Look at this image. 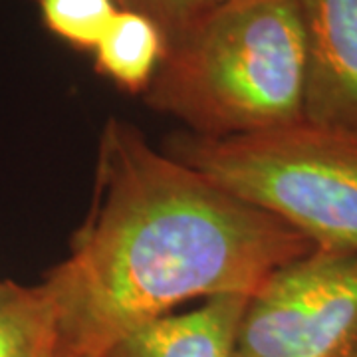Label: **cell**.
Segmentation results:
<instances>
[{
	"label": "cell",
	"mask_w": 357,
	"mask_h": 357,
	"mask_svg": "<svg viewBox=\"0 0 357 357\" xmlns=\"http://www.w3.org/2000/svg\"><path fill=\"white\" fill-rule=\"evenodd\" d=\"M351 357H357V347H356V351H354V356H351Z\"/></svg>",
	"instance_id": "obj_12"
},
{
	"label": "cell",
	"mask_w": 357,
	"mask_h": 357,
	"mask_svg": "<svg viewBox=\"0 0 357 357\" xmlns=\"http://www.w3.org/2000/svg\"><path fill=\"white\" fill-rule=\"evenodd\" d=\"M93 52L100 74L129 93H143L165 54V36L145 14L119 8Z\"/></svg>",
	"instance_id": "obj_7"
},
{
	"label": "cell",
	"mask_w": 357,
	"mask_h": 357,
	"mask_svg": "<svg viewBox=\"0 0 357 357\" xmlns=\"http://www.w3.org/2000/svg\"><path fill=\"white\" fill-rule=\"evenodd\" d=\"M145 102L199 137H234L304 119L300 0H238L201 14L149 82Z\"/></svg>",
	"instance_id": "obj_2"
},
{
	"label": "cell",
	"mask_w": 357,
	"mask_h": 357,
	"mask_svg": "<svg viewBox=\"0 0 357 357\" xmlns=\"http://www.w3.org/2000/svg\"><path fill=\"white\" fill-rule=\"evenodd\" d=\"M52 34L77 50H96L117 14L115 0H34Z\"/></svg>",
	"instance_id": "obj_9"
},
{
	"label": "cell",
	"mask_w": 357,
	"mask_h": 357,
	"mask_svg": "<svg viewBox=\"0 0 357 357\" xmlns=\"http://www.w3.org/2000/svg\"><path fill=\"white\" fill-rule=\"evenodd\" d=\"M356 347L357 252L314 248L248 298L232 357H351Z\"/></svg>",
	"instance_id": "obj_4"
},
{
	"label": "cell",
	"mask_w": 357,
	"mask_h": 357,
	"mask_svg": "<svg viewBox=\"0 0 357 357\" xmlns=\"http://www.w3.org/2000/svg\"><path fill=\"white\" fill-rule=\"evenodd\" d=\"M306 38L304 119L357 131V0H300Z\"/></svg>",
	"instance_id": "obj_5"
},
{
	"label": "cell",
	"mask_w": 357,
	"mask_h": 357,
	"mask_svg": "<svg viewBox=\"0 0 357 357\" xmlns=\"http://www.w3.org/2000/svg\"><path fill=\"white\" fill-rule=\"evenodd\" d=\"M169 155L316 248L357 252V131L300 119L234 137L178 135Z\"/></svg>",
	"instance_id": "obj_3"
},
{
	"label": "cell",
	"mask_w": 357,
	"mask_h": 357,
	"mask_svg": "<svg viewBox=\"0 0 357 357\" xmlns=\"http://www.w3.org/2000/svg\"><path fill=\"white\" fill-rule=\"evenodd\" d=\"M314 248L112 117L88 217L40 282L56 314V357H105L141 324L197 298L255 294Z\"/></svg>",
	"instance_id": "obj_1"
},
{
	"label": "cell",
	"mask_w": 357,
	"mask_h": 357,
	"mask_svg": "<svg viewBox=\"0 0 357 357\" xmlns=\"http://www.w3.org/2000/svg\"><path fill=\"white\" fill-rule=\"evenodd\" d=\"M121 8L151 18L161 28L165 44L178 36L201 14L211 8V0H117Z\"/></svg>",
	"instance_id": "obj_10"
},
{
	"label": "cell",
	"mask_w": 357,
	"mask_h": 357,
	"mask_svg": "<svg viewBox=\"0 0 357 357\" xmlns=\"http://www.w3.org/2000/svg\"><path fill=\"white\" fill-rule=\"evenodd\" d=\"M229 2H238V0H211V8L218 6V4H229Z\"/></svg>",
	"instance_id": "obj_11"
},
{
	"label": "cell",
	"mask_w": 357,
	"mask_h": 357,
	"mask_svg": "<svg viewBox=\"0 0 357 357\" xmlns=\"http://www.w3.org/2000/svg\"><path fill=\"white\" fill-rule=\"evenodd\" d=\"M56 314L42 286L0 280V357H56Z\"/></svg>",
	"instance_id": "obj_8"
},
{
	"label": "cell",
	"mask_w": 357,
	"mask_h": 357,
	"mask_svg": "<svg viewBox=\"0 0 357 357\" xmlns=\"http://www.w3.org/2000/svg\"><path fill=\"white\" fill-rule=\"evenodd\" d=\"M252 294H220L185 314H165L133 328L105 357H232Z\"/></svg>",
	"instance_id": "obj_6"
}]
</instances>
